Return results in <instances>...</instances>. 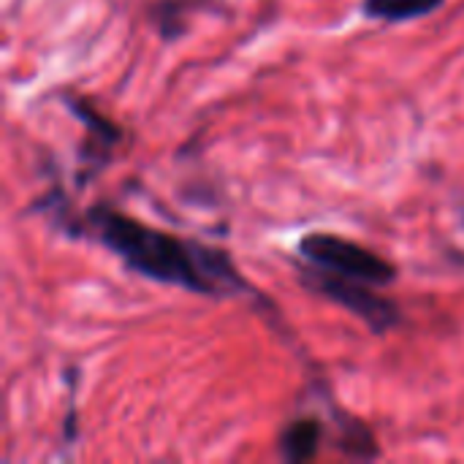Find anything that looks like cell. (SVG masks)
I'll return each instance as SVG.
<instances>
[{"label":"cell","mask_w":464,"mask_h":464,"mask_svg":"<svg viewBox=\"0 0 464 464\" xmlns=\"http://www.w3.org/2000/svg\"><path fill=\"white\" fill-rule=\"evenodd\" d=\"M87 231L101 239L122 264L150 280L166 285H182L204 296L239 294L245 288L228 253L185 242L174 234L144 226L141 220L122 215L106 204L95 207L84 218Z\"/></svg>","instance_id":"cell-1"},{"label":"cell","mask_w":464,"mask_h":464,"mask_svg":"<svg viewBox=\"0 0 464 464\" xmlns=\"http://www.w3.org/2000/svg\"><path fill=\"white\" fill-rule=\"evenodd\" d=\"M299 253L318 269L370 285H389L397 277L394 264H389L383 256L334 234H307L299 242Z\"/></svg>","instance_id":"cell-2"},{"label":"cell","mask_w":464,"mask_h":464,"mask_svg":"<svg viewBox=\"0 0 464 464\" xmlns=\"http://www.w3.org/2000/svg\"><path fill=\"white\" fill-rule=\"evenodd\" d=\"M302 283L307 288H313L315 294L332 299L334 304L345 307L348 313L359 315L375 334H383L400 324V307L392 299L370 291L367 288L370 283L351 280V277H343V275H334V272H326L318 266L307 269L302 275Z\"/></svg>","instance_id":"cell-3"},{"label":"cell","mask_w":464,"mask_h":464,"mask_svg":"<svg viewBox=\"0 0 464 464\" xmlns=\"http://www.w3.org/2000/svg\"><path fill=\"white\" fill-rule=\"evenodd\" d=\"M324 440V424L318 419H296L280 438V451L288 462H310Z\"/></svg>","instance_id":"cell-4"},{"label":"cell","mask_w":464,"mask_h":464,"mask_svg":"<svg viewBox=\"0 0 464 464\" xmlns=\"http://www.w3.org/2000/svg\"><path fill=\"white\" fill-rule=\"evenodd\" d=\"M446 0H364V14L372 19L386 22H405L419 19L438 11Z\"/></svg>","instance_id":"cell-5"},{"label":"cell","mask_w":464,"mask_h":464,"mask_svg":"<svg viewBox=\"0 0 464 464\" xmlns=\"http://www.w3.org/2000/svg\"><path fill=\"white\" fill-rule=\"evenodd\" d=\"M68 106H71V111L90 128V136L103 147V150H109V147H114L117 141H120V128L111 122V120H106V117H101L95 109H92V103L90 101H76V98H68Z\"/></svg>","instance_id":"cell-6"},{"label":"cell","mask_w":464,"mask_h":464,"mask_svg":"<svg viewBox=\"0 0 464 464\" xmlns=\"http://www.w3.org/2000/svg\"><path fill=\"white\" fill-rule=\"evenodd\" d=\"M343 427V435H340V449L351 457H359V459H370V457H378L381 449L375 443V435L356 419H345L340 421Z\"/></svg>","instance_id":"cell-7"}]
</instances>
